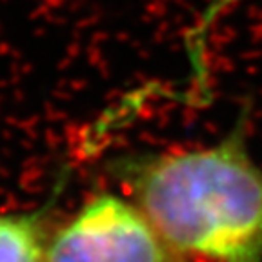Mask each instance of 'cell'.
Instances as JSON below:
<instances>
[{
  "label": "cell",
  "mask_w": 262,
  "mask_h": 262,
  "mask_svg": "<svg viewBox=\"0 0 262 262\" xmlns=\"http://www.w3.org/2000/svg\"><path fill=\"white\" fill-rule=\"evenodd\" d=\"M251 104L206 147L126 160L135 204L182 257L262 262V168L248 147Z\"/></svg>",
  "instance_id": "6da1fadb"
},
{
  "label": "cell",
  "mask_w": 262,
  "mask_h": 262,
  "mask_svg": "<svg viewBox=\"0 0 262 262\" xmlns=\"http://www.w3.org/2000/svg\"><path fill=\"white\" fill-rule=\"evenodd\" d=\"M46 262H191L177 253L133 202L100 193L46 246Z\"/></svg>",
  "instance_id": "7a4b0ae2"
},
{
  "label": "cell",
  "mask_w": 262,
  "mask_h": 262,
  "mask_svg": "<svg viewBox=\"0 0 262 262\" xmlns=\"http://www.w3.org/2000/svg\"><path fill=\"white\" fill-rule=\"evenodd\" d=\"M40 213L0 215V262H46Z\"/></svg>",
  "instance_id": "3957f363"
}]
</instances>
